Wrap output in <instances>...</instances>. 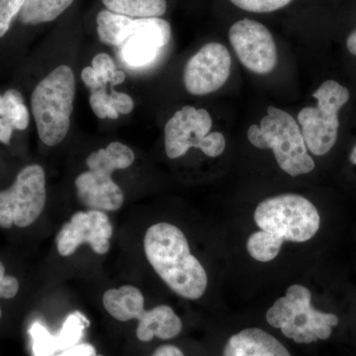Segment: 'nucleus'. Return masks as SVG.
<instances>
[{
  "label": "nucleus",
  "mask_w": 356,
  "mask_h": 356,
  "mask_svg": "<svg viewBox=\"0 0 356 356\" xmlns=\"http://www.w3.org/2000/svg\"><path fill=\"white\" fill-rule=\"evenodd\" d=\"M147 261L173 292L185 299H200L208 286V276L191 254L184 232L170 222L149 227L144 238Z\"/></svg>",
  "instance_id": "obj_1"
},
{
  "label": "nucleus",
  "mask_w": 356,
  "mask_h": 356,
  "mask_svg": "<svg viewBox=\"0 0 356 356\" xmlns=\"http://www.w3.org/2000/svg\"><path fill=\"white\" fill-rule=\"evenodd\" d=\"M76 96V79L67 65L51 72L33 91L32 112L40 139L55 147L67 137Z\"/></svg>",
  "instance_id": "obj_2"
},
{
  "label": "nucleus",
  "mask_w": 356,
  "mask_h": 356,
  "mask_svg": "<svg viewBox=\"0 0 356 356\" xmlns=\"http://www.w3.org/2000/svg\"><path fill=\"white\" fill-rule=\"evenodd\" d=\"M248 139L257 149H273L276 163L290 177L307 175L315 168L301 128L284 110L269 106L261 126L248 129Z\"/></svg>",
  "instance_id": "obj_3"
},
{
  "label": "nucleus",
  "mask_w": 356,
  "mask_h": 356,
  "mask_svg": "<svg viewBox=\"0 0 356 356\" xmlns=\"http://www.w3.org/2000/svg\"><path fill=\"white\" fill-rule=\"evenodd\" d=\"M311 299L308 288L291 285L285 296L276 300L266 312L267 323L297 343L325 341L332 336V327L339 325V318L334 314L314 309Z\"/></svg>",
  "instance_id": "obj_4"
},
{
  "label": "nucleus",
  "mask_w": 356,
  "mask_h": 356,
  "mask_svg": "<svg viewBox=\"0 0 356 356\" xmlns=\"http://www.w3.org/2000/svg\"><path fill=\"white\" fill-rule=\"evenodd\" d=\"M255 224L284 242L305 243L318 233L321 217L316 206L299 194L264 199L254 211Z\"/></svg>",
  "instance_id": "obj_5"
},
{
  "label": "nucleus",
  "mask_w": 356,
  "mask_h": 356,
  "mask_svg": "<svg viewBox=\"0 0 356 356\" xmlns=\"http://www.w3.org/2000/svg\"><path fill=\"white\" fill-rule=\"evenodd\" d=\"M317 106L305 107L298 113V122L308 151L325 156L336 145L339 136V110L348 102L350 90L336 81H325L313 93Z\"/></svg>",
  "instance_id": "obj_6"
},
{
  "label": "nucleus",
  "mask_w": 356,
  "mask_h": 356,
  "mask_svg": "<svg viewBox=\"0 0 356 356\" xmlns=\"http://www.w3.org/2000/svg\"><path fill=\"white\" fill-rule=\"evenodd\" d=\"M212 126V117L207 110L182 107L165 127L166 156L178 159L191 147L200 149L209 158L221 156L226 147V140L222 133H210Z\"/></svg>",
  "instance_id": "obj_7"
},
{
  "label": "nucleus",
  "mask_w": 356,
  "mask_h": 356,
  "mask_svg": "<svg viewBox=\"0 0 356 356\" xmlns=\"http://www.w3.org/2000/svg\"><path fill=\"white\" fill-rule=\"evenodd\" d=\"M46 177L43 168L30 165L23 168L14 184L0 191V228L31 226L46 205Z\"/></svg>",
  "instance_id": "obj_8"
},
{
  "label": "nucleus",
  "mask_w": 356,
  "mask_h": 356,
  "mask_svg": "<svg viewBox=\"0 0 356 356\" xmlns=\"http://www.w3.org/2000/svg\"><path fill=\"white\" fill-rule=\"evenodd\" d=\"M229 43L238 60L257 74H270L277 65V48L273 34L255 20L238 21L229 28Z\"/></svg>",
  "instance_id": "obj_9"
},
{
  "label": "nucleus",
  "mask_w": 356,
  "mask_h": 356,
  "mask_svg": "<svg viewBox=\"0 0 356 356\" xmlns=\"http://www.w3.org/2000/svg\"><path fill=\"white\" fill-rule=\"evenodd\" d=\"M112 235L113 227L103 211H79L63 225L56 243L62 257L74 254L83 243H88L95 254H105L109 252Z\"/></svg>",
  "instance_id": "obj_10"
},
{
  "label": "nucleus",
  "mask_w": 356,
  "mask_h": 356,
  "mask_svg": "<svg viewBox=\"0 0 356 356\" xmlns=\"http://www.w3.org/2000/svg\"><path fill=\"white\" fill-rule=\"evenodd\" d=\"M231 67V55L224 44H205L185 65V88L192 95L215 92L228 81Z\"/></svg>",
  "instance_id": "obj_11"
},
{
  "label": "nucleus",
  "mask_w": 356,
  "mask_h": 356,
  "mask_svg": "<svg viewBox=\"0 0 356 356\" xmlns=\"http://www.w3.org/2000/svg\"><path fill=\"white\" fill-rule=\"evenodd\" d=\"M172 37V27L159 17L135 18L132 34L121 46L122 58L131 67L151 64Z\"/></svg>",
  "instance_id": "obj_12"
},
{
  "label": "nucleus",
  "mask_w": 356,
  "mask_h": 356,
  "mask_svg": "<svg viewBox=\"0 0 356 356\" xmlns=\"http://www.w3.org/2000/svg\"><path fill=\"white\" fill-rule=\"evenodd\" d=\"M77 197L91 209L117 211L124 203V194L112 179V173L99 170H88L76 177Z\"/></svg>",
  "instance_id": "obj_13"
},
{
  "label": "nucleus",
  "mask_w": 356,
  "mask_h": 356,
  "mask_svg": "<svg viewBox=\"0 0 356 356\" xmlns=\"http://www.w3.org/2000/svg\"><path fill=\"white\" fill-rule=\"evenodd\" d=\"M88 324L86 318L79 312L67 316L57 334H51L41 323H34L29 330L34 356H53L76 346Z\"/></svg>",
  "instance_id": "obj_14"
},
{
  "label": "nucleus",
  "mask_w": 356,
  "mask_h": 356,
  "mask_svg": "<svg viewBox=\"0 0 356 356\" xmlns=\"http://www.w3.org/2000/svg\"><path fill=\"white\" fill-rule=\"evenodd\" d=\"M222 356H291L282 343L259 327H248L228 339Z\"/></svg>",
  "instance_id": "obj_15"
},
{
  "label": "nucleus",
  "mask_w": 356,
  "mask_h": 356,
  "mask_svg": "<svg viewBox=\"0 0 356 356\" xmlns=\"http://www.w3.org/2000/svg\"><path fill=\"white\" fill-rule=\"evenodd\" d=\"M136 334L140 341L147 343L154 337L170 339L182 331V322L170 306L159 305L146 311L138 321Z\"/></svg>",
  "instance_id": "obj_16"
},
{
  "label": "nucleus",
  "mask_w": 356,
  "mask_h": 356,
  "mask_svg": "<svg viewBox=\"0 0 356 356\" xmlns=\"http://www.w3.org/2000/svg\"><path fill=\"white\" fill-rule=\"evenodd\" d=\"M135 161L132 149L120 142L110 143L105 149L89 154L86 159L88 170H100L113 173L115 170L130 168Z\"/></svg>",
  "instance_id": "obj_17"
},
{
  "label": "nucleus",
  "mask_w": 356,
  "mask_h": 356,
  "mask_svg": "<svg viewBox=\"0 0 356 356\" xmlns=\"http://www.w3.org/2000/svg\"><path fill=\"white\" fill-rule=\"evenodd\" d=\"M134 19L108 9L100 11L96 18L100 41L110 46H122L132 34Z\"/></svg>",
  "instance_id": "obj_18"
},
{
  "label": "nucleus",
  "mask_w": 356,
  "mask_h": 356,
  "mask_svg": "<svg viewBox=\"0 0 356 356\" xmlns=\"http://www.w3.org/2000/svg\"><path fill=\"white\" fill-rule=\"evenodd\" d=\"M74 0H25L20 20L24 24L36 25L51 22L67 10Z\"/></svg>",
  "instance_id": "obj_19"
},
{
  "label": "nucleus",
  "mask_w": 356,
  "mask_h": 356,
  "mask_svg": "<svg viewBox=\"0 0 356 356\" xmlns=\"http://www.w3.org/2000/svg\"><path fill=\"white\" fill-rule=\"evenodd\" d=\"M112 13L132 18L159 17L165 13V0H102Z\"/></svg>",
  "instance_id": "obj_20"
},
{
  "label": "nucleus",
  "mask_w": 356,
  "mask_h": 356,
  "mask_svg": "<svg viewBox=\"0 0 356 356\" xmlns=\"http://www.w3.org/2000/svg\"><path fill=\"white\" fill-rule=\"evenodd\" d=\"M284 241L281 240L277 236L266 231L254 232L248 238L247 250L248 254L255 261L268 262L273 261L282 248Z\"/></svg>",
  "instance_id": "obj_21"
},
{
  "label": "nucleus",
  "mask_w": 356,
  "mask_h": 356,
  "mask_svg": "<svg viewBox=\"0 0 356 356\" xmlns=\"http://www.w3.org/2000/svg\"><path fill=\"white\" fill-rule=\"evenodd\" d=\"M15 130H25L29 125V112L25 106L22 95L16 89H9L3 95V114Z\"/></svg>",
  "instance_id": "obj_22"
},
{
  "label": "nucleus",
  "mask_w": 356,
  "mask_h": 356,
  "mask_svg": "<svg viewBox=\"0 0 356 356\" xmlns=\"http://www.w3.org/2000/svg\"><path fill=\"white\" fill-rule=\"evenodd\" d=\"M234 6L254 13H268L287 6L292 0H229Z\"/></svg>",
  "instance_id": "obj_23"
},
{
  "label": "nucleus",
  "mask_w": 356,
  "mask_h": 356,
  "mask_svg": "<svg viewBox=\"0 0 356 356\" xmlns=\"http://www.w3.org/2000/svg\"><path fill=\"white\" fill-rule=\"evenodd\" d=\"M89 103H90L91 109L98 118H118V112L112 106L110 96L105 91V88L92 90L90 98H89Z\"/></svg>",
  "instance_id": "obj_24"
},
{
  "label": "nucleus",
  "mask_w": 356,
  "mask_h": 356,
  "mask_svg": "<svg viewBox=\"0 0 356 356\" xmlns=\"http://www.w3.org/2000/svg\"><path fill=\"white\" fill-rule=\"evenodd\" d=\"M25 0H0V38L6 34L13 18L20 13Z\"/></svg>",
  "instance_id": "obj_25"
},
{
  "label": "nucleus",
  "mask_w": 356,
  "mask_h": 356,
  "mask_svg": "<svg viewBox=\"0 0 356 356\" xmlns=\"http://www.w3.org/2000/svg\"><path fill=\"white\" fill-rule=\"evenodd\" d=\"M92 67L105 86L107 83H111L117 70L113 60L107 54L100 53L96 55L92 60Z\"/></svg>",
  "instance_id": "obj_26"
},
{
  "label": "nucleus",
  "mask_w": 356,
  "mask_h": 356,
  "mask_svg": "<svg viewBox=\"0 0 356 356\" xmlns=\"http://www.w3.org/2000/svg\"><path fill=\"white\" fill-rule=\"evenodd\" d=\"M19 291V282L14 276L6 275V267L0 261V298L13 299ZM2 311L0 308V318Z\"/></svg>",
  "instance_id": "obj_27"
},
{
  "label": "nucleus",
  "mask_w": 356,
  "mask_h": 356,
  "mask_svg": "<svg viewBox=\"0 0 356 356\" xmlns=\"http://www.w3.org/2000/svg\"><path fill=\"white\" fill-rule=\"evenodd\" d=\"M109 96L112 106L118 112V114H129L133 111L135 103H134L133 98L130 95L119 92V91L114 90L112 88Z\"/></svg>",
  "instance_id": "obj_28"
},
{
  "label": "nucleus",
  "mask_w": 356,
  "mask_h": 356,
  "mask_svg": "<svg viewBox=\"0 0 356 356\" xmlns=\"http://www.w3.org/2000/svg\"><path fill=\"white\" fill-rule=\"evenodd\" d=\"M53 356H102L98 355L95 346L89 343H79L69 350Z\"/></svg>",
  "instance_id": "obj_29"
},
{
  "label": "nucleus",
  "mask_w": 356,
  "mask_h": 356,
  "mask_svg": "<svg viewBox=\"0 0 356 356\" xmlns=\"http://www.w3.org/2000/svg\"><path fill=\"white\" fill-rule=\"evenodd\" d=\"M81 79L86 86L92 90H97V89H103L106 88L100 81L99 77L97 76L95 70L92 67H86V69L81 72Z\"/></svg>",
  "instance_id": "obj_30"
},
{
  "label": "nucleus",
  "mask_w": 356,
  "mask_h": 356,
  "mask_svg": "<svg viewBox=\"0 0 356 356\" xmlns=\"http://www.w3.org/2000/svg\"><path fill=\"white\" fill-rule=\"evenodd\" d=\"M14 128L6 119L0 117V142L3 144H9Z\"/></svg>",
  "instance_id": "obj_31"
},
{
  "label": "nucleus",
  "mask_w": 356,
  "mask_h": 356,
  "mask_svg": "<svg viewBox=\"0 0 356 356\" xmlns=\"http://www.w3.org/2000/svg\"><path fill=\"white\" fill-rule=\"evenodd\" d=\"M152 356H184V353L177 346L165 344L156 348Z\"/></svg>",
  "instance_id": "obj_32"
},
{
  "label": "nucleus",
  "mask_w": 356,
  "mask_h": 356,
  "mask_svg": "<svg viewBox=\"0 0 356 356\" xmlns=\"http://www.w3.org/2000/svg\"><path fill=\"white\" fill-rule=\"evenodd\" d=\"M346 48L350 54L356 56V29L348 37Z\"/></svg>",
  "instance_id": "obj_33"
},
{
  "label": "nucleus",
  "mask_w": 356,
  "mask_h": 356,
  "mask_svg": "<svg viewBox=\"0 0 356 356\" xmlns=\"http://www.w3.org/2000/svg\"><path fill=\"white\" fill-rule=\"evenodd\" d=\"M125 74H124L123 72H121V70H116V72H115L113 79H112L111 83L110 84H111V86H117V84L124 83V81H125Z\"/></svg>",
  "instance_id": "obj_34"
},
{
  "label": "nucleus",
  "mask_w": 356,
  "mask_h": 356,
  "mask_svg": "<svg viewBox=\"0 0 356 356\" xmlns=\"http://www.w3.org/2000/svg\"><path fill=\"white\" fill-rule=\"evenodd\" d=\"M350 161L353 165H356V146L355 147V149H353V151L351 152Z\"/></svg>",
  "instance_id": "obj_35"
},
{
  "label": "nucleus",
  "mask_w": 356,
  "mask_h": 356,
  "mask_svg": "<svg viewBox=\"0 0 356 356\" xmlns=\"http://www.w3.org/2000/svg\"><path fill=\"white\" fill-rule=\"evenodd\" d=\"M3 114V96H0V117Z\"/></svg>",
  "instance_id": "obj_36"
}]
</instances>
